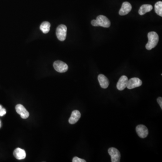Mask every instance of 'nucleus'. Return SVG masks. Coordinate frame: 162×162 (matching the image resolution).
<instances>
[{
  "instance_id": "1a4fd4ad",
  "label": "nucleus",
  "mask_w": 162,
  "mask_h": 162,
  "mask_svg": "<svg viewBox=\"0 0 162 162\" xmlns=\"http://www.w3.org/2000/svg\"><path fill=\"white\" fill-rule=\"evenodd\" d=\"M132 6L128 2H124L122 4L121 8L120 9L119 14L120 15H125L131 12Z\"/></svg>"
},
{
  "instance_id": "f8f14e48",
  "label": "nucleus",
  "mask_w": 162,
  "mask_h": 162,
  "mask_svg": "<svg viewBox=\"0 0 162 162\" xmlns=\"http://www.w3.org/2000/svg\"><path fill=\"white\" fill-rule=\"evenodd\" d=\"M13 154L15 158L18 160H24L26 156L25 151L19 148L15 149Z\"/></svg>"
},
{
  "instance_id": "412c9836",
  "label": "nucleus",
  "mask_w": 162,
  "mask_h": 162,
  "mask_svg": "<svg viewBox=\"0 0 162 162\" xmlns=\"http://www.w3.org/2000/svg\"><path fill=\"white\" fill-rule=\"evenodd\" d=\"M2 106L0 105V110H1V109H2Z\"/></svg>"
},
{
  "instance_id": "20e7f679",
  "label": "nucleus",
  "mask_w": 162,
  "mask_h": 162,
  "mask_svg": "<svg viewBox=\"0 0 162 162\" xmlns=\"http://www.w3.org/2000/svg\"><path fill=\"white\" fill-rule=\"evenodd\" d=\"M97 23L98 26L104 27V28H109L110 26L111 23L107 17L102 15H100L97 17Z\"/></svg>"
},
{
  "instance_id": "9b49d317",
  "label": "nucleus",
  "mask_w": 162,
  "mask_h": 162,
  "mask_svg": "<svg viewBox=\"0 0 162 162\" xmlns=\"http://www.w3.org/2000/svg\"><path fill=\"white\" fill-rule=\"evenodd\" d=\"M81 114L79 110H75L72 113L71 115L69 120V122L71 124H74L76 123L79 120Z\"/></svg>"
},
{
  "instance_id": "a211bd4d",
  "label": "nucleus",
  "mask_w": 162,
  "mask_h": 162,
  "mask_svg": "<svg viewBox=\"0 0 162 162\" xmlns=\"http://www.w3.org/2000/svg\"><path fill=\"white\" fill-rule=\"evenodd\" d=\"M6 110L5 109H3L2 108L1 110H0V116H3L4 115H5L6 114Z\"/></svg>"
},
{
  "instance_id": "f257e3e1",
  "label": "nucleus",
  "mask_w": 162,
  "mask_h": 162,
  "mask_svg": "<svg viewBox=\"0 0 162 162\" xmlns=\"http://www.w3.org/2000/svg\"><path fill=\"white\" fill-rule=\"evenodd\" d=\"M148 42L146 46V49L151 50L157 46L159 40L158 34L155 32H151L148 34Z\"/></svg>"
},
{
  "instance_id": "7ed1b4c3",
  "label": "nucleus",
  "mask_w": 162,
  "mask_h": 162,
  "mask_svg": "<svg viewBox=\"0 0 162 162\" xmlns=\"http://www.w3.org/2000/svg\"><path fill=\"white\" fill-rule=\"evenodd\" d=\"M108 153L111 158L112 162H119L120 160L121 154L119 150L115 148H110Z\"/></svg>"
},
{
  "instance_id": "4be33fe9",
  "label": "nucleus",
  "mask_w": 162,
  "mask_h": 162,
  "mask_svg": "<svg viewBox=\"0 0 162 162\" xmlns=\"http://www.w3.org/2000/svg\"><path fill=\"white\" fill-rule=\"evenodd\" d=\"M1 127V121H0V127Z\"/></svg>"
},
{
  "instance_id": "dca6fc26",
  "label": "nucleus",
  "mask_w": 162,
  "mask_h": 162,
  "mask_svg": "<svg viewBox=\"0 0 162 162\" xmlns=\"http://www.w3.org/2000/svg\"><path fill=\"white\" fill-rule=\"evenodd\" d=\"M154 10H155V13L160 16H162V2L161 1L157 2L155 5H154Z\"/></svg>"
},
{
  "instance_id": "0eeeda50",
  "label": "nucleus",
  "mask_w": 162,
  "mask_h": 162,
  "mask_svg": "<svg viewBox=\"0 0 162 162\" xmlns=\"http://www.w3.org/2000/svg\"><path fill=\"white\" fill-rule=\"evenodd\" d=\"M142 84V81L139 78H133L128 81L127 87L129 89H134L140 86Z\"/></svg>"
},
{
  "instance_id": "aec40b11",
  "label": "nucleus",
  "mask_w": 162,
  "mask_h": 162,
  "mask_svg": "<svg viewBox=\"0 0 162 162\" xmlns=\"http://www.w3.org/2000/svg\"><path fill=\"white\" fill-rule=\"evenodd\" d=\"M91 24H92V25L93 26L98 27L96 19H94V20H92V22H91Z\"/></svg>"
},
{
  "instance_id": "f03ea898",
  "label": "nucleus",
  "mask_w": 162,
  "mask_h": 162,
  "mask_svg": "<svg viewBox=\"0 0 162 162\" xmlns=\"http://www.w3.org/2000/svg\"><path fill=\"white\" fill-rule=\"evenodd\" d=\"M67 28L65 25H61L57 28L56 35L58 39L60 41H64L66 38Z\"/></svg>"
},
{
  "instance_id": "4468645a",
  "label": "nucleus",
  "mask_w": 162,
  "mask_h": 162,
  "mask_svg": "<svg viewBox=\"0 0 162 162\" xmlns=\"http://www.w3.org/2000/svg\"><path fill=\"white\" fill-rule=\"evenodd\" d=\"M152 5L150 4H144L141 5L139 10V14L140 15H143L149 12L152 10Z\"/></svg>"
},
{
  "instance_id": "6e6552de",
  "label": "nucleus",
  "mask_w": 162,
  "mask_h": 162,
  "mask_svg": "<svg viewBox=\"0 0 162 162\" xmlns=\"http://www.w3.org/2000/svg\"><path fill=\"white\" fill-rule=\"evenodd\" d=\"M15 110L17 113L20 115L21 118L23 119H26L29 116V112L23 105L18 104L15 106Z\"/></svg>"
},
{
  "instance_id": "6ab92c4d",
  "label": "nucleus",
  "mask_w": 162,
  "mask_h": 162,
  "mask_svg": "<svg viewBox=\"0 0 162 162\" xmlns=\"http://www.w3.org/2000/svg\"><path fill=\"white\" fill-rule=\"evenodd\" d=\"M157 102L159 103V105H160V106L161 108L162 109V98L161 97H160L158 98L157 100Z\"/></svg>"
},
{
  "instance_id": "9d476101",
  "label": "nucleus",
  "mask_w": 162,
  "mask_h": 162,
  "mask_svg": "<svg viewBox=\"0 0 162 162\" xmlns=\"http://www.w3.org/2000/svg\"><path fill=\"white\" fill-rule=\"evenodd\" d=\"M128 78L127 76L123 75L120 78L117 84V88L120 91H123L126 88L128 83Z\"/></svg>"
},
{
  "instance_id": "2eb2a0df",
  "label": "nucleus",
  "mask_w": 162,
  "mask_h": 162,
  "mask_svg": "<svg viewBox=\"0 0 162 162\" xmlns=\"http://www.w3.org/2000/svg\"><path fill=\"white\" fill-rule=\"evenodd\" d=\"M51 27V24L49 22H44L41 24L40 25V29L44 33H47L49 32Z\"/></svg>"
},
{
  "instance_id": "39448f33",
  "label": "nucleus",
  "mask_w": 162,
  "mask_h": 162,
  "mask_svg": "<svg viewBox=\"0 0 162 162\" xmlns=\"http://www.w3.org/2000/svg\"><path fill=\"white\" fill-rule=\"evenodd\" d=\"M53 67L56 71L61 73L66 72L68 69V65L65 62L60 60L55 61L53 64Z\"/></svg>"
},
{
  "instance_id": "f3484780",
  "label": "nucleus",
  "mask_w": 162,
  "mask_h": 162,
  "mask_svg": "<svg viewBox=\"0 0 162 162\" xmlns=\"http://www.w3.org/2000/svg\"><path fill=\"white\" fill-rule=\"evenodd\" d=\"M73 162H86V161L80 158H78V157H74L73 159Z\"/></svg>"
},
{
  "instance_id": "423d86ee",
  "label": "nucleus",
  "mask_w": 162,
  "mask_h": 162,
  "mask_svg": "<svg viewBox=\"0 0 162 162\" xmlns=\"http://www.w3.org/2000/svg\"><path fill=\"white\" fill-rule=\"evenodd\" d=\"M136 130L138 136L141 138H145L148 135V129L144 125H139L136 127Z\"/></svg>"
},
{
  "instance_id": "ddd939ff",
  "label": "nucleus",
  "mask_w": 162,
  "mask_h": 162,
  "mask_svg": "<svg viewBox=\"0 0 162 162\" xmlns=\"http://www.w3.org/2000/svg\"><path fill=\"white\" fill-rule=\"evenodd\" d=\"M98 79L101 88H104V89L108 88L110 82L106 76L103 74H100L98 77Z\"/></svg>"
}]
</instances>
